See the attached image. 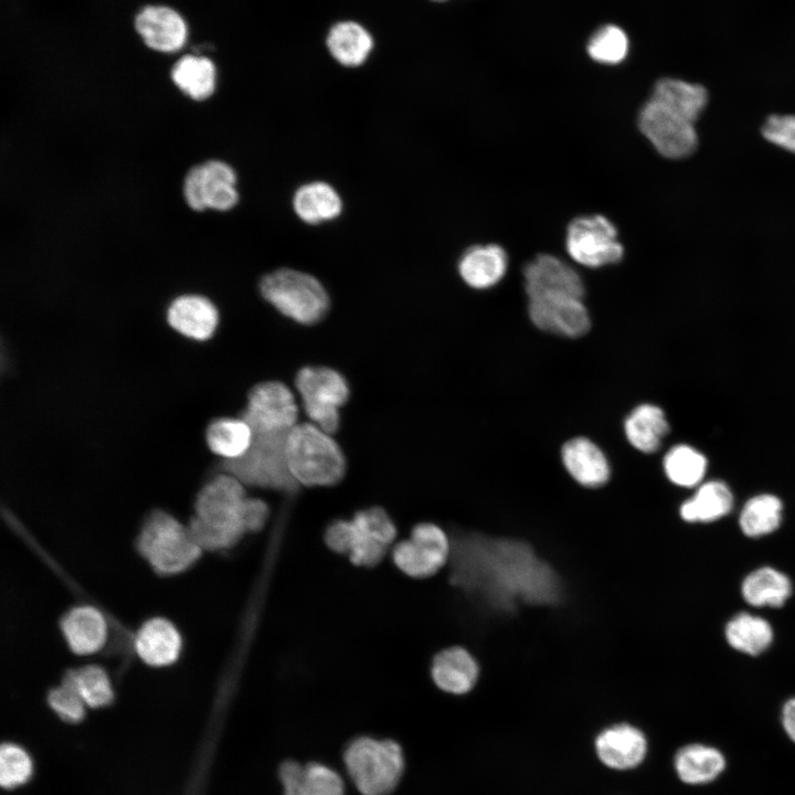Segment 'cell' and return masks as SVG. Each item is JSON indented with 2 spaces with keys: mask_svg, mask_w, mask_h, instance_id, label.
<instances>
[{
  "mask_svg": "<svg viewBox=\"0 0 795 795\" xmlns=\"http://www.w3.org/2000/svg\"><path fill=\"white\" fill-rule=\"evenodd\" d=\"M782 510V501L774 495L763 494L752 497L740 512V528L751 538L768 534L778 528Z\"/></svg>",
  "mask_w": 795,
  "mask_h": 795,
  "instance_id": "cell-35",
  "label": "cell"
},
{
  "mask_svg": "<svg viewBox=\"0 0 795 795\" xmlns=\"http://www.w3.org/2000/svg\"><path fill=\"white\" fill-rule=\"evenodd\" d=\"M762 134L767 141L795 153V115L770 116Z\"/></svg>",
  "mask_w": 795,
  "mask_h": 795,
  "instance_id": "cell-42",
  "label": "cell"
},
{
  "mask_svg": "<svg viewBox=\"0 0 795 795\" xmlns=\"http://www.w3.org/2000/svg\"><path fill=\"white\" fill-rule=\"evenodd\" d=\"M433 1H438V2H441V1H446V0H433Z\"/></svg>",
  "mask_w": 795,
  "mask_h": 795,
  "instance_id": "cell-46",
  "label": "cell"
},
{
  "mask_svg": "<svg viewBox=\"0 0 795 795\" xmlns=\"http://www.w3.org/2000/svg\"><path fill=\"white\" fill-rule=\"evenodd\" d=\"M80 696L89 708H104L114 700V690L106 671L95 665L84 666L66 672Z\"/></svg>",
  "mask_w": 795,
  "mask_h": 795,
  "instance_id": "cell-37",
  "label": "cell"
},
{
  "mask_svg": "<svg viewBox=\"0 0 795 795\" xmlns=\"http://www.w3.org/2000/svg\"><path fill=\"white\" fill-rule=\"evenodd\" d=\"M258 289L263 299L278 312L305 326L322 320L330 307L322 283L309 273L290 267L265 274Z\"/></svg>",
  "mask_w": 795,
  "mask_h": 795,
  "instance_id": "cell-6",
  "label": "cell"
},
{
  "mask_svg": "<svg viewBox=\"0 0 795 795\" xmlns=\"http://www.w3.org/2000/svg\"><path fill=\"white\" fill-rule=\"evenodd\" d=\"M295 386L310 423L330 435L338 432L339 409L350 398V386L343 374L325 365H306L297 371Z\"/></svg>",
  "mask_w": 795,
  "mask_h": 795,
  "instance_id": "cell-8",
  "label": "cell"
},
{
  "mask_svg": "<svg viewBox=\"0 0 795 795\" xmlns=\"http://www.w3.org/2000/svg\"><path fill=\"white\" fill-rule=\"evenodd\" d=\"M327 46L333 59L347 67L363 64L371 53L373 41L370 33L359 23L346 21L331 28Z\"/></svg>",
  "mask_w": 795,
  "mask_h": 795,
  "instance_id": "cell-33",
  "label": "cell"
},
{
  "mask_svg": "<svg viewBox=\"0 0 795 795\" xmlns=\"http://www.w3.org/2000/svg\"><path fill=\"white\" fill-rule=\"evenodd\" d=\"M595 751L601 762L611 768H633L644 761L647 740L637 727L616 723L598 733Z\"/></svg>",
  "mask_w": 795,
  "mask_h": 795,
  "instance_id": "cell-20",
  "label": "cell"
},
{
  "mask_svg": "<svg viewBox=\"0 0 795 795\" xmlns=\"http://www.w3.org/2000/svg\"><path fill=\"white\" fill-rule=\"evenodd\" d=\"M173 86L193 102H205L218 86V67L212 57L182 52L169 67Z\"/></svg>",
  "mask_w": 795,
  "mask_h": 795,
  "instance_id": "cell-22",
  "label": "cell"
},
{
  "mask_svg": "<svg viewBox=\"0 0 795 795\" xmlns=\"http://www.w3.org/2000/svg\"><path fill=\"white\" fill-rule=\"evenodd\" d=\"M528 298L542 295H570L583 298L584 283L579 273L561 258L540 254L523 268Z\"/></svg>",
  "mask_w": 795,
  "mask_h": 795,
  "instance_id": "cell-16",
  "label": "cell"
},
{
  "mask_svg": "<svg viewBox=\"0 0 795 795\" xmlns=\"http://www.w3.org/2000/svg\"><path fill=\"white\" fill-rule=\"evenodd\" d=\"M744 601L752 606H783L792 594V582L778 570L763 566L751 572L741 586Z\"/></svg>",
  "mask_w": 795,
  "mask_h": 795,
  "instance_id": "cell-31",
  "label": "cell"
},
{
  "mask_svg": "<svg viewBox=\"0 0 795 795\" xmlns=\"http://www.w3.org/2000/svg\"><path fill=\"white\" fill-rule=\"evenodd\" d=\"M240 416L254 432L290 431L298 418V406L290 389L280 381H263L247 393Z\"/></svg>",
  "mask_w": 795,
  "mask_h": 795,
  "instance_id": "cell-13",
  "label": "cell"
},
{
  "mask_svg": "<svg viewBox=\"0 0 795 795\" xmlns=\"http://www.w3.org/2000/svg\"><path fill=\"white\" fill-rule=\"evenodd\" d=\"M347 773L362 795H389L405 768L401 745L390 739L363 735L350 741L343 752Z\"/></svg>",
  "mask_w": 795,
  "mask_h": 795,
  "instance_id": "cell-5",
  "label": "cell"
},
{
  "mask_svg": "<svg viewBox=\"0 0 795 795\" xmlns=\"http://www.w3.org/2000/svg\"><path fill=\"white\" fill-rule=\"evenodd\" d=\"M781 720L785 733L795 742V698L787 700L783 706Z\"/></svg>",
  "mask_w": 795,
  "mask_h": 795,
  "instance_id": "cell-45",
  "label": "cell"
},
{
  "mask_svg": "<svg viewBox=\"0 0 795 795\" xmlns=\"http://www.w3.org/2000/svg\"><path fill=\"white\" fill-rule=\"evenodd\" d=\"M729 645L748 655H759L768 648L773 640V629L763 617L740 613L725 626Z\"/></svg>",
  "mask_w": 795,
  "mask_h": 795,
  "instance_id": "cell-34",
  "label": "cell"
},
{
  "mask_svg": "<svg viewBox=\"0 0 795 795\" xmlns=\"http://www.w3.org/2000/svg\"><path fill=\"white\" fill-rule=\"evenodd\" d=\"M650 98L696 123L708 103V92L700 84L665 77L656 82Z\"/></svg>",
  "mask_w": 795,
  "mask_h": 795,
  "instance_id": "cell-29",
  "label": "cell"
},
{
  "mask_svg": "<svg viewBox=\"0 0 795 795\" xmlns=\"http://www.w3.org/2000/svg\"><path fill=\"white\" fill-rule=\"evenodd\" d=\"M47 703L65 722L78 723L85 717L86 704L66 674L62 682L49 692Z\"/></svg>",
  "mask_w": 795,
  "mask_h": 795,
  "instance_id": "cell-41",
  "label": "cell"
},
{
  "mask_svg": "<svg viewBox=\"0 0 795 795\" xmlns=\"http://www.w3.org/2000/svg\"><path fill=\"white\" fill-rule=\"evenodd\" d=\"M628 38L617 25L607 24L593 33L587 42L590 57L603 64H618L628 53Z\"/></svg>",
  "mask_w": 795,
  "mask_h": 795,
  "instance_id": "cell-39",
  "label": "cell"
},
{
  "mask_svg": "<svg viewBox=\"0 0 795 795\" xmlns=\"http://www.w3.org/2000/svg\"><path fill=\"white\" fill-rule=\"evenodd\" d=\"M351 521L363 538L386 547H390L396 538V526L390 515L381 507L373 506L358 510Z\"/></svg>",
  "mask_w": 795,
  "mask_h": 795,
  "instance_id": "cell-40",
  "label": "cell"
},
{
  "mask_svg": "<svg viewBox=\"0 0 795 795\" xmlns=\"http://www.w3.org/2000/svg\"><path fill=\"white\" fill-rule=\"evenodd\" d=\"M292 208L296 216L309 225H319L338 219L343 200L338 190L324 180L300 184L293 194Z\"/></svg>",
  "mask_w": 795,
  "mask_h": 795,
  "instance_id": "cell-23",
  "label": "cell"
},
{
  "mask_svg": "<svg viewBox=\"0 0 795 795\" xmlns=\"http://www.w3.org/2000/svg\"><path fill=\"white\" fill-rule=\"evenodd\" d=\"M674 766L683 783L701 785L714 781L724 771L725 757L713 746L693 743L676 753Z\"/></svg>",
  "mask_w": 795,
  "mask_h": 795,
  "instance_id": "cell-28",
  "label": "cell"
},
{
  "mask_svg": "<svg viewBox=\"0 0 795 795\" xmlns=\"http://www.w3.org/2000/svg\"><path fill=\"white\" fill-rule=\"evenodd\" d=\"M668 432L669 423L665 412L654 404L637 405L624 421V433L628 443L645 454L658 451Z\"/></svg>",
  "mask_w": 795,
  "mask_h": 795,
  "instance_id": "cell-27",
  "label": "cell"
},
{
  "mask_svg": "<svg viewBox=\"0 0 795 795\" xmlns=\"http://www.w3.org/2000/svg\"><path fill=\"white\" fill-rule=\"evenodd\" d=\"M252 441L253 431L241 416L214 418L205 430L209 449L222 460L241 457L250 448Z\"/></svg>",
  "mask_w": 795,
  "mask_h": 795,
  "instance_id": "cell-30",
  "label": "cell"
},
{
  "mask_svg": "<svg viewBox=\"0 0 795 795\" xmlns=\"http://www.w3.org/2000/svg\"><path fill=\"white\" fill-rule=\"evenodd\" d=\"M246 497L245 486L224 471L203 485L195 497V515L188 524L202 550L230 549L247 533L243 521Z\"/></svg>",
  "mask_w": 795,
  "mask_h": 795,
  "instance_id": "cell-2",
  "label": "cell"
},
{
  "mask_svg": "<svg viewBox=\"0 0 795 795\" xmlns=\"http://www.w3.org/2000/svg\"><path fill=\"white\" fill-rule=\"evenodd\" d=\"M565 246L574 262L590 268L618 263L624 255L617 229L601 214L572 220L566 230Z\"/></svg>",
  "mask_w": 795,
  "mask_h": 795,
  "instance_id": "cell-11",
  "label": "cell"
},
{
  "mask_svg": "<svg viewBox=\"0 0 795 795\" xmlns=\"http://www.w3.org/2000/svg\"><path fill=\"white\" fill-rule=\"evenodd\" d=\"M30 753L20 744L4 742L0 749V783L8 791L25 785L33 776Z\"/></svg>",
  "mask_w": 795,
  "mask_h": 795,
  "instance_id": "cell-38",
  "label": "cell"
},
{
  "mask_svg": "<svg viewBox=\"0 0 795 795\" xmlns=\"http://www.w3.org/2000/svg\"><path fill=\"white\" fill-rule=\"evenodd\" d=\"M269 516V507L259 498L246 497L243 506V521L247 533L264 528Z\"/></svg>",
  "mask_w": 795,
  "mask_h": 795,
  "instance_id": "cell-44",
  "label": "cell"
},
{
  "mask_svg": "<svg viewBox=\"0 0 795 795\" xmlns=\"http://www.w3.org/2000/svg\"><path fill=\"white\" fill-rule=\"evenodd\" d=\"M132 29L144 46L156 54L179 55L189 41L184 17L163 3H148L139 8L132 18Z\"/></svg>",
  "mask_w": 795,
  "mask_h": 795,
  "instance_id": "cell-14",
  "label": "cell"
},
{
  "mask_svg": "<svg viewBox=\"0 0 795 795\" xmlns=\"http://www.w3.org/2000/svg\"><path fill=\"white\" fill-rule=\"evenodd\" d=\"M733 505L729 487L718 480L701 485L695 495L680 506L679 513L687 522H710L728 515Z\"/></svg>",
  "mask_w": 795,
  "mask_h": 795,
  "instance_id": "cell-32",
  "label": "cell"
},
{
  "mask_svg": "<svg viewBox=\"0 0 795 795\" xmlns=\"http://www.w3.org/2000/svg\"><path fill=\"white\" fill-rule=\"evenodd\" d=\"M638 127L655 149L666 158L687 157L695 151L698 144L695 123L650 97L639 112Z\"/></svg>",
  "mask_w": 795,
  "mask_h": 795,
  "instance_id": "cell-12",
  "label": "cell"
},
{
  "mask_svg": "<svg viewBox=\"0 0 795 795\" xmlns=\"http://www.w3.org/2000/svg\"><path fill=\"white\" fill-rule=\"evenodd\" d=\"M289 431L254 432L250 448L244 455L221 460L218 471L227 473L244 486L271 489L295 495L299 485L290 474L286 457Z\"/></svg>",
  "mask_w": 795,
  "mask_h": 795,
  "instance_id": "cell-4",
  "label": "cell"
},
{
  "mask_svg": "<svg viewBox=\"0 0 795 795\" xmlns=\"http://www.w3.org/2000/svg\"><path fill=\"white\" fill-rule=\"evenodd\" d=\"M508 257L497 244L475 245L466 250L458 262L463 282L474 289H487L505 276Z\"/></svg>",
  "mask_w": 795,
  "mask_h": 795,
  "instance_id": "cell-26",
  "label": "cell"
},
{
  "mask_svg": "<svg viewBox=\"0 0 795 795\" xmlns=\"http://www.w3.org/2000/svg\"><path fill=\"white\" fill-rule=\"evenodd\" d=\"M182 193L186 203L193 211H230L240 200L237 174L234 168L223 160H208L188 170Z\"/></svg>",
  "mask_w": 795,
  "mask_h": 795,
  "instance_id": "cell-9",
  "label": "cell"
},
{
  "mask_svg": "<svg viewBox=\"0 0 795 795\" xmlns=\"http://www.w3.org/2000/svg\"><path fill=\"white\" fill-rule=\"evenodd\" d=\"M287 464L299 486L330 487L340 483L347 462L339 444L312 423H297L286 441Z\"/></svg>",
  "mask_w": 795,
  "mask_h": 795,
  "instance_id": "cell-3",
  "label": "cell"
},
{
  "mask_svg": "<svg viewBox=\"0 0 795 795\" xmlns=\"http://www.w3.org/2000/svg\"><path fill=\"white\" fill-rule=\"evenodd\" d=\"M662 465L667 478L680 487L698 485L707 470L706 457L685 444L670 448L665 455Z\"/></svg>",
  "mask_w": 795,
  "mask_h": 795,
  "instance_id": "cell-36",
  "label": "cell"
},
{
  "mask_svg": "<svg viewBox=\"0 0 795 795\" xmlns=\"http://www.w3.org/2000/svg\"><path fill=\"white\" fill-rule=\"evenodd\" d=\"M531 322L542 331L568 338L584 336L591 318L583 298L570 295H542L528 298Z\"/></svg>",
  "mask_w": 795,
  "mask_h": 795,
  "instance_id": "cell-15",
  "label": "cell"
},
{
  "mask_svg": "<svg viewBox=\"0 0 795 795\" xmlns=\"http://www.w3.org/2000/svg\"><path fill=\"white\" fill-rule=\"evenodd\" d=\"M352 536L353 526L351 519H336L328 524L324 539L327 547L332 551L339 554H348Z\"/></svg>",
  "mask_w": 795,
  "mask_h": 795,
  "instance_id": "cell-43",
  "label": "cell"
},
{
  "mask_svg": "<svg viewBox=\"0 0 795 795\" xmlns=\"http://www.w3.org/2000/svg\"><path fill=\"white\" fill-rule=\"evenodd\" d=\"M61 629L70 649L77 655L98 651L107 638L105 617L91 605L71 608L61 621Z\"/></svg>",
  "mask_w": 795,
  "mask_h": 795,
  "instance_id": "cell-24",
  "label": "cell"
},
{
  "mask_svg": "<svg viewBox=\"0 0 795 795\" xmlns=\"http://www.w3.org/2000/svg\"><path fill=\"white\" fill-rule=\"evenodd\" d=\"M134 646L144 662L153 667H163L178 659L181 637L173 624L156 617L144 623L138 629Z\"/></svg>",
  "mask_w": 795,
  "mask_h": 795,
  "instance_id": "cell-25",
  "label": "cell"
},
{
  "mask_svg": "<svg viewBox=\"0 0 795 795\" xmlns=\"http://www.w3.org/2000/svg\"><path fill=\"white\" fill-rule=\"evenodd\" d=\"M219 320V310L213 301L198 294L180 295L167 309L169 326L183 337L197 341L210 339Z\"/></svg>",
  "mask_w": 795,
  "mask_h": 795,
  "instance_id": "cell-19",
  "label": "cell"
},
{
  "mask_svg": "<svg viewBox=\"0 0 795 795\" xmlns=\"http://www.w3.org/2000/svg\"><path fill=\"white\" fill-rule=\"evenodd\" d=\"M278 778L284 795H344L341 775L327 764L310 762L301 764L295 760L283 762Z\"/></svg>",
  "mask_w": 795,
  "mask_h": 795,
  "instance_id": "cell-18",
  "label": "cell"
},
{
  "mask_svg": "<svg viewBox=\"0 0 795 795\" xmlns=\"http://www.w3.org/2000/svg\"><path fill=\"white\" fill-rule=\"evenodd\" d=\"M452 551L449 534L434 522L415 524L407 539L392 550L394 564L406 575L426 579L447 565Z\"/></svg>",
  "mask_w": 795,
  "mask_h": 795,
  "instance_id": "cell-10",
  "label": "cell"
},
{
  "mask_svg": "<svg viewBox=\"0 0 795 795\" xmlns=\"http://www.w3.org/2000/svg\"><path fill=\"white\" fill-rule=\"evenodd\" d=\"M451 542L449 584L483 616H511L563 602L561 574L528 540L456 530Z\"/></svg>",
  "mask_w": 795,
  "mask_h": 795,
  "instance_id": "cell-1",
  "label": "cell"
},
{
  "mask_svg": "<svg viewBox=\"0 0 795 795\" xmlns=\"http://www.w3.org/2000/svg\"><path fill=\"white\" fill-rule=\"evenodd\" d=\"M480 664L467 647L453 645L443 648L432 659L431 677L435 686L449 695L471 692L480 678Z\"/></svg>",
  "mask_w": 795,
  "mask_h": 795,
  "instance_id": "cell-17",
  "label": "cell"
},
{
  "mask_svg": "<svg viewBox=\"0 0 795 795\" xmlns=\"http://www.w3.org/2000/svg\"><path fill=\"white\" fill-rule=\"evenodd\" d=\"M137 549L150 566L163 575L188 570L202 552L188 526L162 510L152 511L145 520Z\"/></svg>",
  "mask_w": 795,
  "mask_h": 795,
  "instance_id": "cell-7",
  "label": "cell"
},
{
  "mask_svg": "<svg viewBox=\"0 0 795 795\" xmlns=\"http://www.w3.org/2000/svg\"><path fill=\"white\" fill-rule=\"evenodd\" d=\"M562 464L580 486L600 488L611 478L610 462L592 439L579 436L566 441L561 448Z\"/></svg>",
  "mask_w": 795,
  "mask_h": 795,
  "instance_id": "cell-21",
  "label": "cell"
}]
</instances>
